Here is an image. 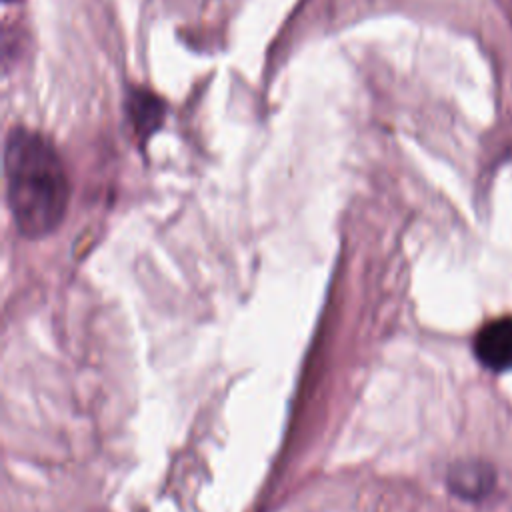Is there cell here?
<instances>
[{
    "label": "cell",
    "instance_id": "obj_1",
    "mask_svg": "<svg viewBox=\"0 0 512 512\" xmlns=\"http://www.w3.org/2000/svg\"><path fill=\"white\" fill-rule=\"evenodd\" d=\"M6 202L18 232L44 238L64 220L70 180L56 146L40 132L12 126L4 142Z\"/></svg>",
    "mask_w": 512,
    "mask_h": 512
},
{
    "label": "cell",
    "instance_id": "obj_2",
    "mask_svg": "<svg viewBox=\"0 0 512 512\" xmlns=\"http://www.w3.org/2000/svg\"><path fill=\"white\" fill-rule=\"evenodd\" d=\"M476 360L492 370H512V316H500L486 322L474 336Z\"/></svg>",
    "mask_w": 512,
    "mask_h": 512
},
{
    "label": "cell",
    "instance_id": "obj_3",
    "mask_svg": "<svg viewBox=\"0 0 512 512\" xmlns=\"http://www.w3.org/2000/svg\"><path fill=\"white\" fill-rule=\"evenodd\" d=\"M126 118L132 128V136L140 144H146L148 138L164 124L166 102L146 86H132L126 96Z\"/></svg>",
    "mask_w": 512,
    "mask_h": 512
},
{
    "label": "cell",
    "instance_id": "obj_4",
    "mask_svg": "<svg viewBox=\"0 0 512 512\" xmlns=\"http://www.w3.org/2000/svg\"><path fill=\"white\" fill-rule=\"evenodd\" d=\"M446 482L450 492H454L458 498L476 502L492 492L496 474L494 468L482 460H464L448 470Z\"/></svg>",
    "mask_w": 512,
    "mask_h": 512
},
{
    "label": "cell",
    "instance_id": "obj_5",
    "mask_svg": "<svg viewBox=\"0 0 512 512\" xmlns=\"http://www.w3.org/2000/svg\"><path fill=\"white\" fill-rule=\"evenodd\" d=\"M4 2H14V0H4Z\"/></svg>",
    "mask_w": 512,
    "mask_h": 512
}]
</instances>
